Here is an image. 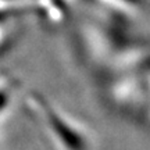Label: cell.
Wrapping results in <instances>:
<instances>
[{
    "instance_id": "cell-1",
    "label": "cell",
    "mask_w": 150,
    "mask_h": 150,
    "mask_svg": "<svg viewBox=\"0 0 150 150\" xmlns=\"http://www.w3.org/2000/svg\"><path fill=\"white\" fill-rule=\"evenodd\" d=\"M29 114L45 136L57 150H91V138L85 129L64 111L54 107L38 93L27 99Z\"/></svg>"
},
{
    "instance_id": "cell-2",
    "label": "cell",
    "mask_w": 150,
    "mask_h": 150,
    "mask_svg": "<svg viewBox=\"0 0 150 150\" xmlns=\"http://www.w3.org/2000/svg\"><path fill=\"white\" fill-rule=\"evenodd\" d=\"M106 8L111 10L115 14L132 18L143 10V4L140 0H97Z\"/></svg>"
},
{
    "instance_id": "cell-3",
    "label": "cell",
    "mask_w": 150,
    "mask_h": 150,
    "mask_svg": "<svg viewBox=\"0 0 150 150\" xmlns=\"http://www.w3.org/2000/svg\"><path fill=\"white\" fill-rule=\"evenodd\" d=\"M10 100H11V89L7 88V86H1L0 88V114L6 110Z\"/></svg>"
}]
</instances>
